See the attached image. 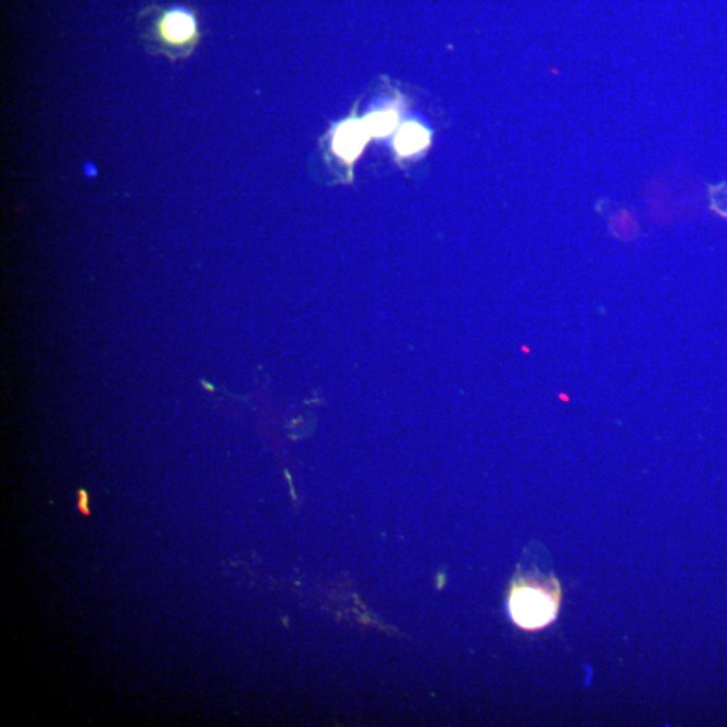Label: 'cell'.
Returning <instances> with one entry per match:
<instances>
[{"mask_svg":"<svg viewBox=\"0 0 727 727\" xmlns=\"http://www.w3.org/2000/svg\"><path fill=\"white\" fill-rule=\"evenodd\" d=\"M560 606L561 586L557 580L517 585L512 590L509 604L512 619L527 630L542 629L555 622Z\"/></svg>","mask_w":727,"mask_h":727,"instance_id":"obj_1","label":"cell"},{"mask_svg":"<svg viewBox=\"0 0 727 727\" xmlns=\"http://www.w3.org/2000/svg\"><path fill=\"white\" fill-rule=\"evenodd\" d=\"M151 36L160 52L171 58H186L199 41V22L188 9H167L152 22Z\"/></svg>","mask_w":727,"mask_h":727,"instance_id":"obj_2","label":"cell"},{"mask_svg":"<svg viewBox=\"0 0 727 727\" xmlns=\"http://www.w3.org/2000/svg\"><path fill=\"white\" fill-rule=\"evenodd\" d=\"M366 126L359 123L348 124L342 127L336 140L338 151L342 156L354 158L362 150L365 142Z\"/></svg>","mask_w":727,"mask_h":727,"instance_id":"obj_3","label":"cell"},{"mask_svg":"<svg viewBox=\"0 0 727 727\" xmlns=\"http://www.w3.org/2000/svg\"><path fill=\"white\" fill-rule=\"evenodd\" d=\"M426 142L427 134L424 129L416 126H409L403 129L402 134H400L398 149L400 152H403V154H411V152L424 148Z\"/></svg>","mask_w":727,"mask_h":727,"instance_id":"obj_4","label":"cell"},{"mask_svg":"<svg viewBox=\"0 0 727 727\" xmlns=\"http://www.w3.org/2000/svg\"><path fill=\"white\" fill-rule=\"evenodd\" d=\"M394 123H397V117L392 114L376 115L372 116L371 122L366 124V128H368L372 134L383 135L390 133Z\"/></svg>","mask_w":727,"mask_h":727,"instance_id":"obj_5","label":"cell"},{"mask_svg":"<svg viewBox=\"0 0 727 727\" xmlns=\"http://www.w3.org/2000/svg\"><path fill=\"white\" fill-rule=\"evenodd\" d=\"M78 511L82 512L83 515H91V511H89V496L86 492V490L82 489L78 490Z\"/></svg>","mask_w":727,"mask_h":727,"instance_id":"obj_6","label":"cell"}]
</instances>
